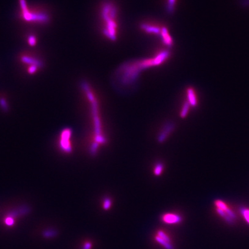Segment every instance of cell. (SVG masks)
<instances>
[{"mask_svg":"<svg viewBox=\"0 0 249 249\" xmlns=\"http://www.w3.org/2000/svg\"><path fill=\"white\" fill-rule=\"evenodd\" d=\"M5 224L11 226L14 224V220L12 218V217H7L6 218L5 221Z\"/></svg>","mask_w":249,"mask_h":249,"instance_id":"obj_17","label":"cell"},{"mask_svg":"<svg viewBox=\"0 0 249 249\" xmlns=\"http://www.w3.org/2000/svg\"><path fill=\"white\" fill-rule=\"evenodd\" d=\"M187 102L189 103L191 107H196L197 105V98L195 94V91L193 88H187L186 91Z\"/></svg>","mask_w":249,"mask_h":249,"instance_id":"obj_8","label":"cell"},{"mask_svg":"<svg viewBox=\"0 0 249 249\" xmlns=\"http://www.w3.org/2000/svg\"><path fill=\"white\" fill-rule=\"evenodd\" d=\"M36 40L34 36H30L29 39H28V42H29V44L34 46L35 43H36Z\"/></svg>","mask_w":249,"mask_h":249,"instance_id":"obj_18","label":"cell"},{"mask_svg":"<svg viewBox=\"0 0 249 249\" xmlns=\"http://www.w3.org/2000/svg\"><path fill=\"white\" fill-rule=\"evenodd\" d=\"M155 239L157 242L161 244L166 249H174L171 244V240L168 235L166 234L163 231H158Z\"/></svg>","mask_w":249,"mask_h":249,"instance_id":"obj_5","label":"cell"},{"mask_svg":"<svg viewBox=\"0 0 249 249\" xmlns=\"http://www.w3.org/2000/svg\"><path fill=\"white\" fill-rule=\"evenodd\" d=\"M117 14L116 6L111 2H106L103 4L101 11V17L104 22L103 33L112 41L117 39Z\"/></svg>","mask_w":249,"mask_h":249,"instance_id":"obj_2","label":"cell"},{"mask_svg":"<svg viewBox=\"0 0 249 249\" xmlns=\"http://www.w3.org/2000/svg\"><path fill=\"white\" fill-rule=\"evenodd\" d=\"M82 88H83L86 96L88 98V100L91 103V106L92 108V114L93 115V122H94V127H95V136H94V143L95 144L99 145V144H104L106 140L105 138L103 137L102 133L101 131V125H100V121L99 118L98 114V102L96 101V99L94 93L92 92L91 88L88 85V84L86 82L82 83Z\"/></svg>","mask_w":249,"mask_h":249,"instance_id":"obj_3","label":"cell"},{"mask_svg":"<svg viewBox=\"0 0 249 249\" xmlns=\"http://www.w3.org/2000/svg\"><path fill=\"white\" fill-rule=\"evenodd\" d=\"M170 51L164 50L151 59L129 62L122 65L117 69L115 74V78L123 85H130L134 83L138 74L144 69L162 64L170 56Z\"/></svg>","mask_w":249,"mask_h":249,"instance_id":"obj_1","label":"cell"},{"mask_svg":"<svg viewBox=\"0 0 249 249\" xmlns=\"http://www.w3.org/2000/svg\"><path fill=\"white\" fill-rule=\"evenodd\" d=\"M240 213L245 221L249 225V208L245 207L242 208L240 209Z\"/></svg>","mask_w":249,"mask_h":249,"instance_id":"obj_14","label":"cell"},{"mask_svg":"<svg viewBox=\"0 0 249 249\" xmlns=\"http://www.w3.org/2000/svg\"><path fill=\"white\" fill-rule=\"evenodd\" d=\"M91 247H92V244L90 242H87L85 243L84 244L83 249H91Z\"/></svg>","mask_w":249,"mask_h":249,"instance_id":"obj_19","label":"cell"},{"mask_svg":"<svg viewBox=\"0 0 249 249\" xmlns=\"http://www.w3.org/2000/svg\"><path fill=\"white\" fill-rule=\"evenodd\" d=\"M214 204L216 209H218L224 212L225 214L228 215L230 218L233 220L236 219V215L235 214L234 212L230 209L229 206L223 201L216 200L214 202Z\"/></svg>","mask_w":249,"mask_h":249,"instance_id":"obj_6","label":"cell"},{"mask_svg":"<svg viewBox=\"0 0 249 249\" xmlns=\"http://www.w3.org/2000/svg\"><path fill=\"white\" fill-rule=\"evenodd\" d=\"M160 35L162 38V41L164 42V43L167 45L168 47L171 46L173 43V40L166 27H162Z\"/></svg>","mask_w":249,"mask_h":249,"instance_id":"obj_9","label":"cell"},{"mask_svg":"<svg viewBox=\"0 0 249 249\" xmlns=\"http://www.w3.org/2000/svg\"><path fill=\"white\" fill-rule=\"evenodd\" d=\"M72 134V130L69 128H65L61 132L59 138V148L64 153H70L72 151V145L70 140Z\"/></svg>","mask_w":249,"mask_h":249,"instance_id":"obj_4","label":"cell"},{"mask_svg":"<svg viewBox=\"0 0 249 249\" xmlns=\"http://www.w3.org/2000/svg\"><path fill=\"white\" fill-rule=\"evenodd\" d=\"M164 169V166L162 163H158L155 164L153 168V173L156 176H160L162 174Z\"/></svg>","mask_w":249,"mask_h":249,"instance_id":"obj_13","label":"cell"},{"mask_svg":"<svg viewBox=\"0 0 249 249\" xmlns=\"http://www.w3.org/2000/svg\"><path fill=\"white\" fill-rule=\"evenodd\" d=\"M173 128L174 127H173L172 125H169L167 126L164 129L163 132H161V133L160 134L159 136L158 137L159 141H164L166 140V138L167 137V136L170 134V133H171V131L172 130Z\"/></svg>","mask_w":249,"mask_h":249,"instance_id":"obj_11","label":"cell"},{"mask_svg":"<svg viewBox=\"0 0 249 249\" xmlns=\"http://www.w3.org/2000/svg\"><path fill=\"white\" fill-rule=\"evenodd\" d=\"M111 206V200L109 198H106L103 202V208L104 210H108Z\"/></svg>","mask_w":249,"mask_h":249,"instance_id":"obj_16","label":"cell"},{"mask_svg":"<svg viewBox=\"0 0 249 249\" xmlns=\"http://www.w3.org/2000/svg\"><path fill=\"white\" fill-rule=\"evenodd\" d=\"M161 220L168 224H176L180 223L182 219L181 216L173 213H167L161 216Z\"/></svg>","mask_w":249,"mask_h":249,"instance_id":"obj_7","label":"cell"},{"mask_svg":"<svg viewBox=\"0 0 249 249\" xmlns=\"http://www.w3.org/2000/svg\"><path fill=\"white\" fill-rule=\"evenodd\" d=\"M191 108V105L189 103L186 101L184 103V104L182 106V108H181V112H180V117L182 118H185L187 115L188 113L189 112V110Z\"/></svg>","mask_w":249,"mask_h":249,"instance_id":"obj_12","label":"cell"},{"mask_svg":"<svg viewBox=\"0 0 249 249\" xmlns=\"http://www.w3.org/2000/svg\"><path fill=\"white\" fill-rule=\"evenodd\" d=\"M141 28L147 32L154 34H160L162 28V27L161 28H160L159 27L147 24H142L141 25Z\"/></svg>","mask_w":249,"mask_h":249,"instance_id":"obj_10","label":"cell"},{"mask_svg":"<svg viewBox=\"0 0 249 249\" xmlns=\"http://www.w3.org/2000/svg\"><path fill=\"white\" fill-rule=\"evenodd\" d=\"M176 0H168L167 1V9L168 13H172L175 8Z\"/></svg>","mask_w":249,"mask_h":249,"instance_id":"obj_15","label":"cell"}]
</instances>
